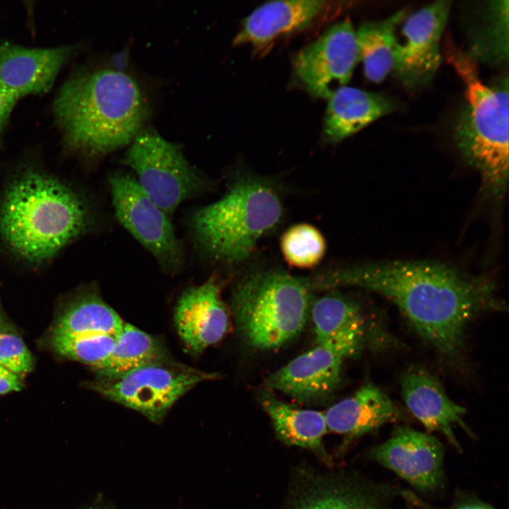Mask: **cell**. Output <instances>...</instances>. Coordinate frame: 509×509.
Masks as SVG:
<instances>
[{"mask_svg":"<svg viewBox=\"0 0 509 509\" xmlns=\"http://www.w3.org/2000/svg\"><path fill=\"white\" fill-rule=\"evenodd\" d=\"M218 377L217 373L204 371L169 357L118 376L98 377L88 385L106 399L158 422L188 391Z\"/></svg>","mask_w":509,"mask_h":509,"instance_id":"obj_8","label":"cell"},{"mask_svg":"<svg viewBox=\"0 0 509 509\" xmlns=\"http://www.w3.org/2000/svg\"><path fill=\"white\" fill-rule=\"evenodd\" d=\"M4 332V322H3V320H2L1 317H0V336H1Z\"/></svg>","mask_w":509,"mask_h":509,"instance_id":"obj_33","label":"cell"},{"mask_svg":"<svg viewBox=\"0 0 509 509\" xmlns=\"http://www.w3.org/2000/svg\"><path fill=\"white\" fill-rule=\"evenodd\" d=\"M128 52L127 51H121L115 54L112 58L113 64L112 68L124 71V69L127 66L128 62Z\"/></svg>","mask_w":509,"mask_h":509,"instance_id":"obj_31","label":"cell"},{"mask_svg":"<svg viewBox=\"0 0 509 509\" xmlns=\"http://www.w3.org/2000/svg\"><path fill=\"white\" fill-rule=\"evenodd\" d=\"M358 61L356 33L346 19L301 49L293 68L297 79L311 95L328 99L350 81Z\"/></svg>","mask_w":509,"mask_h":509,"instance_id":"obj_10","label":"cell"},{"mask_svg":"<svg viewBox=\"0 0 509 509\" xmlns=\"http://www.w3.org/2000/svg\"><path fill=\"white\" fill-rule=\"evenodd\" d=\"M52 109L65 147L88 160L129 145L149 115L138 83L112 67L81 69L72 74Z\"/></svg>","mask_w":509,"mask_h":509,"instance_id":"obj_3","label":"cell"},{"mask_svg":"<svg viewBox=\"0 0 509 509\" xmlns=\"http://www.w3.org/2000/svg\"><path fill=\"white\" fill-rule=\"evenodd\" d=\"M18 99L0 81V144L11 112Z\"/></svg>","mask_w":509,"mask_h":509,"instance_id":"obj_29","label":"cell"},{"mask_svg":"<svg viewBox=\"0 0 509 509\" xmlns=\"http://www.w3.org/2000/svg\"><path fill=\"white\" fill-rule=\"evenodd\" d=\"M324 414L328 430L353 438L395 421L399 411L384 392L368 382Z\"/></svg>","mask_w":509,"mask_h":509,"instance_id":"obj_19","label":"cell"},{"mask_svg":"<svg viewBox=\"0 0 509 509\" xmlns=\"http://www.w3.org/2000/svg\"><path fill=\"white\" fill-rule=\"evenodd\" d=\"M323 132L327 141L340 142L394 110V103L374 92L344 86L328 98Z\"/></svg>","mask_w":509,"mask_h":509,"instance_id":"obj_18","label":"cell"},{"mask_svg":"<svg viewBox=\"0 0 509 509\" xmlns=\"http://www.w3.org/2000/svg\"><path fill=\"white\" fill-rule=\"evenodd\" d=\"M455 509H496L488 505L477 503V502H469L465 503L458 505Z\"/></svg>","mask_w":509,"mask_h":509,"instance_id":"obj_32","label":"cell"},{"mask_svg":"<svg viewBox=\"0 0 509 509\" xmlns=\"http://www.w3.org/2000/svg\"><path fill=\"white\" fill-rule=\"evenodd\" d=\"M280 247L288 264L309 269L322 260L327 244L323 235L316 227L300 223L291 226L283 233Z\"/></svg>","mask_w":509,"mask_h":509,"instance_id":"obj_26","label":"cell"},{"mask_svg":"<svg viewBox=\"0 0 509 509\" xmlns=\"http://www.w3.org/2000/svg\"><path fill=\"white\" fill-rule=\"evenodd\" d=\"M108 183L119 223L152 255L164 273L180 272L185 264V250L170 217L148 197L133 175L114 172Z\"/></svg>","mask_w":509,"mask_h":509,"instance_id":"obj_9","label":"cell"},{"mask_svg":"<svg viewBox=\"0 0 509 509\" xmlns=\"http://www.w3.org/2000/svg\"><path fill=\"white\" fill-rule=\"evenodd\" d=\"M260 403L284 443L325 455L322 443L328 428L323 412L291 406L269 389L260 393Z\"/></svg>","mask_w":509,"mask_h":509,"instance_id":"obj_21","label":"cell"},{"mask_svg":"<svg viewBox=\"0 0 509 509\" xmlns=\"http://www.w3.org/2000/svg\"><path fill=\"white\" fill-rule=\"evenodd\" d=\"M322 0L270 1L255 8L242 21L233 45L249 44L265 49L279 36L307 27L325 7Z\"/></svg>","mask_w":509,"mask_h":509,"instance_id":"obj_17","label":"cell"},{"mask_svg":"<svg viewBox=\"0 0 509 509\" xmlns=\"http://www.w3.org/2000/svg\"><path fill=\"white\" fill-rule=\"evenodd\" d=\"M90 197L33 164L16 169L0 194V244L13 259L43 266L70 244L95 230Z\"/></svg>","mask_w":509,"mask_h":509,"instance_id":"obj_2","label":"cell"},{"mask_svg":"<svg viewBox=\"0 0 509 509\" xmlns=\"http://www.w3.org/2000/svg\"><path fill=\"white\" fill-rule=\"evenodd\" d=\"M373 458L422 491L441 485L444 452L434 437L409 428H399L376 447Z\"/></svg>","mask_w":509,"mask_h":509,"instance_id":"obj_13","label":"cell"},{"mask_svg":"<svg viewBox=\"0 0 509 509\" xmlns=\"http://www.w3.org/2000/svg\"><path fill=\"white\" fill-rule=\"evenodd\" d=\"M144 192L171 218L185 201L202 195L209 181L181 148L152 129H141L122 159Z\"/></svg>","mask_w":509,"mask_h":509,"instance_id":"obj_7","label":"cell"},{"mask_svg":"<svg viewBox=\"0 0 509 509\" xmlns=\"http://www.w3.org/2000/svg\"><path fill=\"white\" fill-rule=\"evenodd\" d=\"M403 400L413 415L428 430L442 433L455 447L460 448L453 426L465 427L464 406L453 402L439 381L419 368H411L402 376Z\"/></svg>","mask_w":509,"mask_h":509,"instance_id":"obj_16","label":"cell"},{"mask_svg":"<svg viewBox=\"0 0 509 509\" xmlns=\"http://www.w3.org/2000/svg\"><path fill=\"white\" fill-rule=\"evenodd\" d=\"M405 16L406 11L401 10L385 19L365 22L356 30L359 61L369 81L380 83L393 71L396 29Z\"/></svg>","mask_w":509,"mask_h":509,"instance_id":"obj_23","label":"cell"},{"mask_svg":"<svg viewBox=\"0 0 509 509\" xmlns=\"http://www.w3.org/2000/svg\"><path fill=\"white\" fill-rule=\"evenodd\" d=\"M313 288L342 286L375 292L393 303L415 331L451 361L476 315L503 310L493 283L439 262L394 260L340 267L311 278Z\"/></svg>","mask_w":509,"mask_h":509,"instance_id":"obj_1","label":"cell"},{"mask_svg":"<svg viewBox=\"0 0 509 509\" xmlns=\"http://www.w3.org/2000/svg\"><path fill=\"white\" fill-rule=\"evenodd\" d=\"M363 345L355 341L317 344L271 373L267 388L303 402L327 396L340 381L344 361Z\"/></svg>","mask_w":509,"mask_h":509,"instance_id":"obj_11","label":"cell"},{"mask_svg":"<svg viewBox=\"0 0 509 509\" xmlns=\"http://www.w3.org/2000/svg\"><path fill=\"white\" fill-rule=\"evenodd\" d=\"M115 337L107 334L52 335L51 344L62 356L88 365L98 371L107 362L115 346Z\"/></svg>","mask_w":509,"mask_h":509,"instance_id":"obj_27","label":"cell"},{"mask_svg":"<svg viewBox=\"0 0 509 509\" xmlns=\"http://www.w3.org/2000/svg\"><path fill=\"white\" fill-rule=\"evenodd\" d=\"M74 52L69 45L30 48L0 42V81L18 99L45 93Z\"/></svg>","mask_w":509,"mask_h":509,"instance_id":"obj_15","label":"cell"},{"mask_svg":"<svg viewBox=\"0 0 509 509\" xmlns=\"http://www.w3.org/2000/svg\"><path fill=\"white\" fill-rule=\"evenodd\" d=\"M221 291V281L213 274L201 284L185 289L176 304V329L192 353L217 344L228 330L229 314Z\"/></svg>","mask_w":509,"mask_h":509,"instance_id":"obj_14","label":"cell"},{"mask_svg":"<svg viewBox=\"0 0 509 509\" xmlns=\"http://www.w3.org/2000/svg\"><path fill=\"white\" fill-rule=\"evenodd\" d=\"M311 317L316 344L356 341L364 344L368 324L360 307L339 293H330L311 305Z\"/></svg>","mask_w":509,"mask_h":509,"instance_id":"obj_22","label":"cell"},{"mask_svg":"<svg viewBox=\"0 0 509 509\" xmlns=\"http://www.w3.org/2000/svg\"><path fill=\"white\" fill-rule=\"evenodd\" d=\"M290 509H380L362 487L344 481H318L295 498Z\"/></svg>","mask_w":509,"mask_h":509,"instance_id":"obj_25","label":"cell"},{"mask_svg":"<svg viewBox=\"0 0 509 509\" xmlns=\"http://www.w3.org/2000/svg\"><path fill=\"white\" fill-rule=\"evenodd\" d=\"M169 358L163 343L134 325L125 322L115 337L111 355L98 377L118 376L145 365Z\"/></svg>","mask_w":509,"mask_h":509,"instance_id":"obj_24","label":"cell"},{"mask_svg":"<svg viewBox=\"0 0 509 509\" xmlns=\"http://www.w3.org/2000/svg\"><path fill=\"white\" fill-rule=\"evenodd\" d=\"M283 215L277 187L266 179L238 175L216 201L194 210L187 228L192 245L204 260L234 266L247 259L262 238Z\"/></svg>","mask_w":509,"mask_h":509,"instance_id":"obj_4","label":"cell"},{"mask_svg":"<svg viewBox=\"0 0 509 509\" xmlns=\"http://www.w3.org/2000/svg\"><path fill=\"white\" fill-rule=\"evenodd\" d=\"M125 322L103 298L95 286L81 288L69 299L54 324L52 335L117 336Z\"/></svg>","mask_w":509,"mask_h":509,"instance_id":"obj_20","label":"cell"},{"mask_svg":"<svg viewBox=\"0 0 509 509\" xmlns=\"http://www.w3.org/2000/svg\"><path fill=\"white\" fill-rule=\"evenodd\" d=\"M451 63L465 86L467 103L455 127L457 146L468 163L479 173L481 191L494 200L502 199L508 184V81L484 84L477 67L467 53L450 42Z\"/></svg>","mask_w":509,"mask_h":509,"instance_id":"obj_5","label":"cell"},{"mask_svg":"<svg viewBox=\"0 0 509 509\" xmlns=\"http://www.w3.org/2000/svg\"><path fill=\"white\" fill-rule=\"evenodd\" d=\"M23 385L18 375L0 366V394L20 391Z\"/></svg>","mask_w":509,"mask_h":509,"instance_id":"obj_30","label":"cell"},{"mask_svg":"<svg viewBox=\"0 0 509 509\" xmlns=\"http://www.w3.org/2000/svg\"><path fill=\"white\" fill-rule=\"evenodd\" d=\"M33 365V357L21 338L4 332L0 336V366L19 375L30 372Z\"/></svg>","mask_w":509,"mask_h":509,"instance_id":"obj_28","label":"cell"},{"mask_svg":"<svg viewBox=\"0 0 509 509\" xmlns=\"http://www.w3.org/2000/svg\"><path fill=\"white\" fill-rule=\"evenodd\" d=\"M451 1L433 2L410 15L402 26L404 42H397L392 72L409 88L430 82L440 62V41Z\"/></svg>","mask_w":509,"mask_h":509,"instance_id":"obj_12","label":"cell"},{"mask_svg":"<svg viewBox=\"0 0 509 509\" xmlns=\"http://www.w3.org/2000/svg\"><path fill=\"white\" fill-rule=\"evenodd\" d=\"M306 279L277 268L255 269L235 285L231 308L238 332L249 346L281 347L302 332L310 310Z\"/></svg>","mask_w":509,"mask_h":509,"instance_id":"obj_6","label":"cell"}]
</instances>
